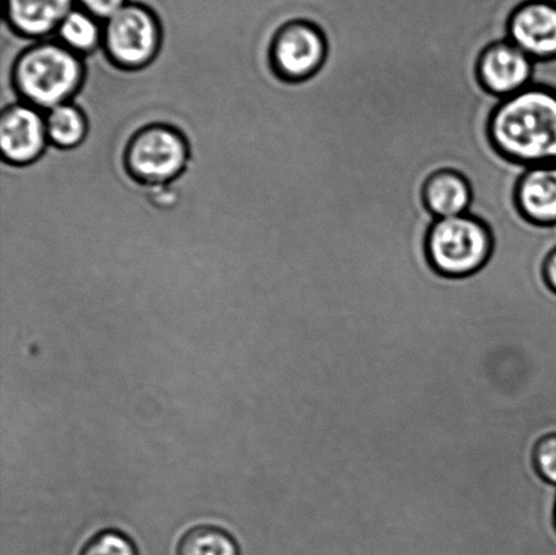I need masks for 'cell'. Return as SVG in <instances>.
<instances>
[{"instance_id":"obj_1","label":"cell","mask_w":556,"mask_h":555,"mask_svg":"<svg viewBox=\"0 0 556 555\" xmlns=\"http://www.w3.org/2000/svg\"><path fill=\"white\" fill-rule=\"evenodd\" d=\"M489 130L494 146L511 161L527 166L556 163V92L530 85L504 98Z\"/></svg>"},{"instance_id":"obj_2","label":"cell","mask_w":556,"mask_h":555,"mask_svg":"<svg viewBox=\"0 0 556 555\" xmlns=\"http://www.w3.org/2000/svg\"><path fill=\"white\" fill-rule=\"evenodd\" d=\"M84 80L80 54L48 37L21 54L14 68V86L22 102L41 112L73 100Z\"/></svg>"},{"instance_id":"obj_3","label":"cell","mask_w":556,"mask_h":555,"mask_svg":"<svg viewBox=\"0 0 556 555\" xmlns=\"http://www.w3.org/2000/svg\"><path fill=\"white\" fill-rule=\"evenodd\" d=\"M492 234L470 214L435 219L427 239L430 265L446 277H467L481 270L492 254Z\"/></svg>"},{"instance_id":"obj_4","label":"cell","mask_w":556,"mask_h":555,"mask_svg":"<svg viewBox=\"0 0 556 555\" xmlns=\"http://www.w3.org/2000/svg\"><path fill=\"white\" fill-rule=\"evenodd\" d=\"M161 37V22L155 10L140 0H129L103 24L102 46L118 67L138 70L154 60Z\"/></svg>"},{"instance_id":"obj_5","label":"cell","mask_w":556,"mask_h":555,"mask_svg":"<svg viewBox=\"0 0 556 555\" xmlns=\"http://www.w3.org/2000/svg\"><path fill=\"white\" fill-rule=\"evenodd\" d=\"M188 160L187 140L178 130L165 125L140 129L125 151L130 176L146 187L172 182L181 176Z\"/></svg>"},{"instance_id":"obj_6","label":"cell","mask_w":556,"mask_h":555,"mask_svg":"<svg viewBox=\"0 0 556 555\" xmlns=\"http://www.w3.org/2000/svg\"><path fill=\"white\" fill-rule=\"evenodd\" d=\"M327 56V41L318 26L289 21L278 26L271 40V65L281 78L303 80L318 73Z\"/></svg>"},{"instance_id":"obj_7","label":"cell","mask_w":556,"mask_h":555,"mask_svg":"<svg viewBox=\"0 0 556 555\" xmlns=\"http://www.w3.org/2000/svg\"><path fill=\"white\" fill-rule=\"evenodd\" d=\"M48 144L46 116L41 111L25 102L2 109V161L13 165H29L43 154Z\"/></svg>"},{"instance_id":"obj_8","label":"cell","mask_w":556,"mask_h":555,"mask_svg":"<svg viewBox=\"0 0 556 555\" xmlns=\"http://www.w3.org/2000/svg\"><path fill=\"white\" fill-rule=\"evenodd\" d=\"M533 68L535 60L505 40L484 49L478 62V76L489 92L508 98L531 85Z\"/></svg>"},{"instance_id":"obj_9","label":"cell","mask_w":556,"mask_h":555,"mask_svg":"<svg viewBox=\"0 0 556 555\" xmlns=\"http://www.w3.org/2000/svg\"><path fill=\"white\" fill-rule=\"evenodd\" d=\"M508 40L535 62L556 58V4L530 0L511 14Z\"/></svg>"},{"instance_id":"obj_10","label":"cell","mask_w":556,"mask_h":555,"mask_svg":"<svg viewBox=\"0 0 556 555\" xmlns=\"http://www.w3.org/2000/svg\"><path fill=\"white\" fill-rule=\"evenodd\" d=\"M76 0H5L4 24L18 35L41 40L54 36Z\"/></svg>"},{"instance_id":"obj_11","label":"cell","mask_w":556,"mask_h":555,"mask_svg":"<svg viewBox=\"0 0 556 555\" xmlns=\"http://www.w3.org/2000/svg\"><path fill=\"white\" fill-rule=\"evenodd\" d=\"M517 204L538 225L556 223V163L531 166L517 187Z\"/></svg>"},{"instance_id":"obj_12","label":"cell","mask_w":556,"mask_h":555,"mask_svg":"<svg viewBox=\"0 0 556 555\" xmlns=\"http://www.w3.org/2000/svg\"><path fill=\"white\" fill-rule=\"evenodd\" d=\"M424 199L435 219H445L468 214L472 190L463 174L445 168L428 178L424 188Z\"/></svg>"},{"instance_id":"obj_13","label":"cell","mask_w":556,"mask_h":555,"mask_svg":"<svg viewBox=\"0 0 556 555\" xmlns=\"http://www.w3.org/2000/svg\"><path fill=\"white\" fill-rule=\"evenodd\" d=\"M102 31V22L76 5L65 16L54 35L63 46L84 56L101 46Z\"/></svg>"},{"instance_id":"obj_14","label":"cell","mask_w":556,"mask_h":555,"mask_svg":"<svg viewBox=\"0 0 556 555\" xmlns=\"http://www.w3.org/2000/svg\"><path fill=\"white\" fill-rule=\"evenodd\" d=\"M46 124L49 143L64 150L78 147L89 129L85 114L73 102L46 112Z\"/></svg>"},{"instance_id":"obj_15","label":"cell","mask_w":556,"mask_h":555,"mask_svg":"<svg viewBox=\"0 0 556 555\" xmlns=\"http://www.w3.org/2000/svg\"><path fill=\"white\" fill-rule=\"evenodd\" d=\"M178 555H239L233 538L225 530L199 526L182 537Z\"/></svg>"},{"instance_id":"obj_16","label":"cell","mask_w":556,"mask_h":555,"mask_svg":"<svg viewBox=\"0 0 556 555\" xmlns=\"http://www.w3.org/2000/svg\"><path fill=\"white\" fill-rule=\"evenodd\" d=\"M80 555H138V553L127 535L108 530L92 537Z\"/></svg>"},{"instance_id":"obj_17","label":"cell","mask_w":556,"mask_h":555,"mask_svg":"<svg viewBox=\"0 0 556 555\" xmlns=\"http://www.w3.org/2000/svg\"><path fill=\"white\" fill-rule=\"evenodd\" d=\"M532 465L543 481L556 487V433L544 434L533 445Z\"/></svg>"},{"instance_id":"obj_18","label":"cell","mask_w":556,"mask_h":555,"mask_svg":"<svg viewBox=\"0 0 556 555\" xmlns=\"http://www.w3.org/2000/svg\"><path fill=\"white\" fill-rule=\"evenodd\" d=\"M128 2L129 0H76V5L105 24Z\"/></svg>"},{"instance_id":"obj_19","label":"cell","mask_w":556,"mask_h":555,"mask_svg":"<svg viewBox=\"0 0 556 555\" xmlns=\"http://www.w3.org/2000/svg\"><path fill=\"white\" fill-rule=\"evenodd\" d=\"M549 2L556 4V0H549ZM531 85L547 87L556 92V58L535 62Z\"/></svg>"},{"instance_id":"obj_20","label":"cell","mask_w":556,"mask_h":555,"mask_svg":"<svg viewBox=\"0 0 556 555\" xmlns=\"http://www.w3.org/2000/svg\"><path fill=\"white\" fill-rule=\"evenodd\" d=\"M544 277H546L548 287L556 292V249L544 264Z\"/></svg>"},{"instance_id":"obj_21","label":"cell","mask_w":556,"mask_h":555,"mask_svg":"<svg viewBox=\"0 0 556 555\" xmlns=\"http://www.w3.org/2000/svg\"><path fill=\"white\" fill-rule=\"evenodd\" d=\"M555 524H556V508H555Z\"/></svg>"}]
</instances>
